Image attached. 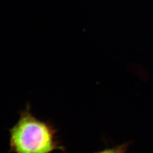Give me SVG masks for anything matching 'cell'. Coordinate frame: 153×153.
Listing matches in <instances>:
<instances>
[{"mask_svg":"<svg viewBox=\"0 0 153 153\" xmlns=\"http://www.w3.org/2000/svg\"><path fill=\"white\" fill-rule=\"evenodd\" d=\"M8 131L9 152L11 153L66 151L57 136L58 129L51 121H42L35 116L30 103L19 112L18 121Z\"/></svg>","mask_w":153,"mask_h":153,"instance_id":"cell-1","label":"cell"},{"mask_svg":"<svg viewBox=\"0 0 153 153\" xmlns=\"http://www.w3.org/2000/svg\"><path fill=\"white\" fill-rule=\"evenodd\" d=\"M130 144V142H126L118 146L111 148H106L103 150L96 152L94 153H128V149Z\"/></svg>","mask_w":153,"mask_h":153,"instance_id":"cell-2","label":"cell"}]
</instances>
